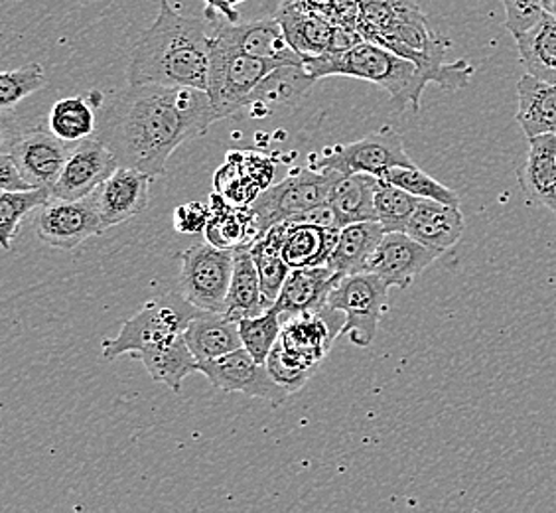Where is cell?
I'll use <instances>...</instances> for the list:
<instances>
[{
    "instance_id": "obj_1",
    "label": "cell",
    "mask_w": 556,
    "mask_h": 513,
    "mask_svg": "<svg viewBox=\"0 0 556 513\" xmlns=\"http://www.w3.org/2000/svg\"><path fill=\"white\" fill-rule=\"evenodd\" d=\"M217 118L207 91L184 86H129L97 123L96 137L118 166L161 178L172 152L207 133Z\"/></svg>"
},
{
    "instance_id": "obj_2",
    "label": "cell",
    "mask_w": 556,
    "mask_h": 513,
    "mask_svg": "<svg viewBox=\"0 0 556 513\" xmlns=\"http://www.w3.org/2000/svg\"><path fill=\"white\" fill-rule=\"evenodd\" d=\"M156 21L140 36L127 67L129 86H184L207 91L214 28L159 0Z\"/></svg>"
},
{
    "instance_id": "obj_3",
    "label": "cell",
    "mask_w": 556,
    "mask_h": 513,
    "mask_svg": "<svg viewBox=\"0 0 556 513\" xmlns=\"http://www.w3.org/2000/svg\"><path fill=\"white\" fill-rule=\"evenodd\" d=\"M304 65L318 82L342 75L381 87L396 111H418L425 89L432 84L417 62L365 38L343 52L304 58Z\"/></svg>"
},
{
    "instance_id": "obj_4",
    "label": "cell",
    "mask_w": 556,
    "mask_h": 513,
    "mask_svg": "<svg viewBox=\"0 0 556 513\" xmlns=\"http://www.w3.org/2000/svg\"><path fill=\"white\" fill-rule=\"evenodd\" d=\"M204 311L184 297L182 292H166L152 299L132 318L123 324L115 338H108L101 353L108 362L125 353H140L162 348L182 338L193 318Z\"/></svg>"
},
{
    "instance_id": "obj_5",
    "label": "cell",
    "mask_w": 556,
    "mask_h": 513,
    "mask_svg": "<svg viewBox=\"0 0 556 513\" xmlns=\"http://www.w3.org/2000/svg\"><path fill=\"white\" fill-rule=\"evenodd\" d=\"M287 62L243 54L231 46L212 40V60L207 75V96L217 118H229L247 108L249 97L278 65Z\"/></svg>"
},
{
    "instance_id": "obj_6",
    "label": "cell",
    "mask_w": 556,
    "mask_h": 513,
    "mask_svg": "<svg viewBox=\"0 0 556 513\" xmlns=\"http://www.w3.org/2000/svg\"><path fill=\"white\" fill-rule=\"evenodd\" d=\"M389 285L375 273H355L340 278L330 292L328 311L343 314L340 338L357 348H369L387 311Z\"/></svg>"
},
{
    "instance_id": "obj_7",
    "label": "cell",
    "mask_w": 556,
    "mask_h": 513,
    "mask_svg": "<svg viewBox=\"0 0 556 513\" xmlns=\"http://www.w3.org/2000/svg\"><path fill=\"white\" fill-rule=\"evenodd\" d=\"M336 176V171L302 168L289 174L282 183L267 186L247 205L255 217L257 237L263 236L273 225L287 222L292 215L328 202Z\"/></svg>"
},
{
    "instance_id": "obj_8",
    "label": "cell",
    "mask_w": 556,
    "mask_h": 513,
    "mask_svg": "<svg viewBox=\"0 0 556 513\" xmlns=\"http://www.w3.org/2000/svg\"><path fill=\"white\" fill-rule=\"evenodd\" d=\"M308 164L314 171L364 172L383 178L391 168L413 166L415 162L405 150L401 133L393 127H383L365 135L364 139L326 147L318 154H311Z\"/></svg>"
},
{
    "instance_id": "obj_9",
    "label": "cell",
    "mask_w": 556,
    "mask_h": 513,
    "mask_svg": "<svg viewBox=\"0 0 556 513\" xmlns=\"http://www.w3.org/2000/svg\"><path fill=\"white\" fill-rule=\"evenodd\" d=\"M180 263L184 297L200 311L225 312L236 265V249L205 241L180 253Z\"/></svg>"
},
{
    "instance_id": "obj_10",
    "label": "cell",
    "mask_w": 556,
    "mask_h": 513,
    "mask_svg": "<svg viewBox=\"0 0 556 513\" xmlns=\"http://www.w3.org/2000/svg\"><path fill=\"white\" fill-rule=\"evenodd\" d=\"M77 142H65L55 137L50 127L14 128L4 130V150L18 164L22 174L33 188H54L65 161L74 152Z\"/></svg>"
},
{
    "instance_id": "obj_11",
    "label": "cell",
    "mask_w": 556,
    "mask_h": 513,
    "mask_svg": "<svg viewBox=\"0 0 556 513\" xmlns=\"http://www.w3.org/2000/svg\"><path fill=\"white\" fill-rule=\"evenodd\" d=\"M198 374L205 375L210 384L222 391L245 393L273 405L285 403V399L289 397V391L273 379L267 364H258L245 348L225 353L215 360L198 362Z\"/></svg>"
},
{
    "instance_id": "obj_12",
    "label": "cell",
    "mask_w": 556,
    "mask_h": 513,
    "mask_svg": "<svg viewBox=\"0 0 556 513\" xmlns=\"http://www.w3.org/2000/svg\"><path fill=\"white\" fill-rule=\"evenodd\" d=\"M101 215L97 208L96 193L81 200H58L50 198L36 217V234L46 246L55 249H75L89 237L103 234Z\"/></svg>"
},
{
    "instance_id": "obj_13",
    "label": "cell",
    "mask_w": 556,
    "mask_h": 513,
    "mask_svg": "<svg viewBox=\"0 0 556 513\" xmlns=\"http://www.w3.org/2000/svg\"><path fill=\"white\" fill-rule=\"evenodd\" d=\"M117 168V157L103 140L97 137L81 140L65 161L52 188V198L81 200L91 196Z\"/></svg>"
},
{
    "instance_id": "obj_14",
    "label": "cell",
    "mask_w": 556,
    "mask_h": 513,
    "mask_svg": "<svg viewBox=\"0 0 556 513\" xmlns=\"http://www.w3.org/2000/svg\"><path fill=\"white\" fill-rule=\"evenodd\" d=\"M214 38L217 42L231 46L243 54L277 60L287 64H304V58L294 52V48L287 40L282 24L277 16H263V18H249L237 24H212Z\"/></svg>"
},
{
    "instance_id": "obj_15",
    "label": "cell",
    "mask_w": 556,
    "mask_h": 513,
    "mask_svg": "<svg viewBox=\"0 0 556 513\" xmlns=\"http://www.w3.org/2000/svg\"><path fill=\"white\" fill-rule=\"evenodd\" d=\"M439 256L437 251L422 246L415 237L408 236L407 232H391L381 239L367 265V273L383 278L389 289L396 287L405 290Z\"/></svg>"
},
{
    "instance_id": "obj_16",
    "label": "cell",
    "mask_w": 556,
    "mask_h": 513,
    "mask_svg": "<svg viewBox=\"0 0 556 513\" xmlns=\"http://www.w3.org/2000/svg\"><path fill=\"white\" fill-rule=\"evenodd\" d=\"M154 178L144 172L118 166L113 176L97 188L96 200L103 229L129 222L147 210L150 183Z\"/></svg>"
},
{
    "instance_id": "obj_17",
    "label": "cell",
    "mask_w": 556,
    "mask_h": 513,
    "mask_svg": "<svg viewBox=\"0 0 556 513\" xmlns=\"http://www.w3.org/2000/svg\"><path fill=\"white\" fill-rule=\"evenodd\" d=\"M318 79L306 70L304 64L278 65L258 84L253 96L247 101V111L251 117L265 118L280 111L296 108L308 96L312 86Z\"/></svg>"
},
{
    "instance_id": "obj_18",
    "label": "cell",
    "mask_w": 556,
    "mask_h": 513,
    "mask_svg": "<svg viewBox=\"0 0 556 513\" xmlns=\"http://www.w3.org/2000/svg\"><path fill=\"white\" fill-rule=\"evenodd\" d=\"M340 278L342 275L328 265L292 268L275 309L280 312L282 321L299 314H320L328 309L330 292Z\"/></svg>"
},
{
    "instance_id": "obj_19",
    "label": "cell",
    "mask_w": 556,
    "mask_h": 513,
    "mask_svg": "<svg viewBox=\"0 0 556 513\" xmlns=\"http://www.w3.org/2000/svg\"><path fill=\"white\" fill-rule=\"evenodd\" d=\"M287 40L302 58L324 55L333 52L336 34L340 24L330 21L320 12L300 7L296 2H285L277 12Z\"/></svg>"
},
{
    "instance_id": "obj_20",
    "label": "cell",
    "mask_w": 556,
    "mask_h": 513,
    "mask_svg": "<svg viewBox=\"0 0 556 513\" xmlns=\"http://www.w3.org/2000/svg\"><path fill=\"white\" fill-rule=\"evenodd\" d=\"M517 178L527 202L543 205L556 215V135L529 139V154Z\"/></svg>"
},
{
    "instance_id": "obj_21",
    "label": "cell",
    "mask_w": 556,
    "mask_h": 513,
    "mask_svg": "<svg viewBox=\"0 0 556 513\" xmlns=\"http://www.w3.org/2000/svg\"><path fill=\"white\" fill-rule=\"evenodd\" d=\"M407 234L422 246L442 255L460 241L464 234V215L460 205L420 200L417 212L408 222Z\"/></svg>"
},
{
    "instance_id": "obj_22",
    "label": "cell",
    "mask_w": 556,
    "mask_h": 513,
    "mask_svg": "<svg viewBox=\"0 0 556 513\" xmlns=\"http://www.w3.org/2000/svg\"><path fill=\"white\" fill-rule=\"evenodd\" d=\"M517 125L527 139L556 135V84L525 74L517 84Z\"/></svg>"
},
{
    "instance_id": "obj_23",
    "label": "cell",
    "mask_w": 556,
    "mask_h": 513,
    "mask_svg": "<svg viewBox=\"0 0 556 513\" xmlns=\"http://www.w3.org/2000/svg\"><path fill=\"white\" fill-rule=\"evenodd\" d=\"M184 338L198 362L215 360L243 348L239 321L229 318L224 312H202L190 322Z\"/></svg>"
},
{
    "instance_id": "obj_24",
    "label": "cell",
    "mask_w": 556,
    "mask_h": 513,
    "mask_svg": "<svg viewBox=\"0 0 556 513\" xmlns=\"http://www.w3.org/2000/svg\"><path fill=\"white\" fill-rule=\"evenodd\" d=\"M379 178L364 172H338L328 203L332 205L338 227L375 220V188Z\"/></svg>"
},
{
    "instance_id": "obj_25",
    "label": "cell",
    "mask_w": 556,
    "mask_h": 513,
    "mask_svg": "<svg viewBox=\"0 0 556 513\" xmlns=\"http://www.w3.org/2000/svg\"><path fill=\"white\" fill-rule=\"evenodd\" d=\"M383 236H386V229L377 220L345 225L340 229L338 243L328 261V267L340 273L342 277L365 273Z\"/></svg>"
},
{
    "instance_id": "obj_26",
    "label": "cell",
    "mask_w": 556,
    "mask_h": 513,
    "mask_svg": "<svg viewBox=\"0 0 556 513\" xmlns=\"http://www.w3.org/2000/svg\"><path fill=\"white\" fill-rule=\"evenodd\" d=\"M268 311L263 300L261 290V278H258L257 265L251 253V243L236 247V265H233V277L231 287L227 295L225 312L229 318H251Z\"/></svg>"
},
{
    "instance_id": "obj_27",
    "label": "cell",
    "mask_w": 556,
    "mask_h": 513,
    "mask_svg": "<svg viewBox=\"0 0 556 513\" xmlns=\"http://www.w3.org/2000/svg\"><path fill=\"white\" fill-rule=\"evenodd\" d=\"M525 72L548 84H556V16L546 12L523 34L515 36Z\"/></svg>"
},
{
    "instance_id": "obj_28",
    "label": "cell",
    "mask_w": 556,
    "mask_h": 513,
    "mask_svg": "<svg viewBox=\"0 0 556 513\" xmlns=\"http://www.w3.org/2000/svg\"><path fill=\"white\" fill-rule=\"evenodd\" d=\"M340 236V227L290 224L282 256L290 268L328 265Z\"/></svg>"
},
{
    "instance_id": "obj_29",
    "label": "cell",
    "mask_w": 556,
    "mask_h": 513,
    "mask_svg": "<svg viewBox=\"0 0 556 513\" xmlns=\"http://www.w3.org/2000/svg\"><path fill=\"white\" fill-rule=\"evenodd\" d=\"M139 358L152 381L166 385L174 393H180L184 379L198 372V358L193 355L184 336L168 346L144 350L139 353Z\"/></svg>"
},
{
    "instance_id": "obj_30",
    "label": "cell",
    "mask_w": 556,
    "mask_h": 513,
    "mask_svg": "<svg viewBox=\"0 0 556 513\" xmlns=\"http://www.w3.org/2000/svg\"><path fill=\"white\" fill-rule=\"evenodd\" d=\"M48 127L65 142H81L97 130L96 113L84 97H64L50 111Z\"/></svg>"
},
{
    "instance_id": "obj_31",
    "label": "cell",
    "mask_w": 556,
    "mask_h": 513,
    "mask_svg": "<svg viewBox=\"0 0 556 513\" xmlns=\"http://www.w3.org/2000/svg\"><path fill=\"white\" fill-rule=\"evenodd\" d=\"M420 198L379 178L375 188V220L383 225L386 234L407 232L408 222L417 212Z\"/></svg>"
},
{
    "instance_id": "obj_32",
    "label": "cell",
    "mask_w": 556,
    "mask_h": 513,
    "mask_svg": "<svg viewBox=\"0 0 556 513\" xmlns=\"http://www.w3.org/2000/svg\"><path fill=\"white\" fill-rule=\"evenodd\" d=\"M251 253H253L255 265H257L265 306L270 309V306H275V302L280 297V290L285 287L292 268L285 261L282 251L277 246L268 243L265 236H258L257 239L251 241Z\"/></svg>"
},
{
    "instance_id": "obj_33",
    "label": "cell",
    "mask_w": 556,
    "mask_h": 513,
    "mask_svg": "<svg viewBox=\"0 0 556 513\" xmlns=\"http://www.w3.org/2000/svg\"><path fill=\"white\" fill-rule=\"evenodd\" d=\"M50 188L0 193V239L4 249H11L12 237L16 236L22 220L34 210H40L43 203L50 202Z\"/></svg>"
},
{
    "instance_id": "obj_34",
    "label": "cell",
    "mask_w": 556,
    "mask_h": 513,
    "mask_svg": "<svg viewBox=\"0 0 556 513\" xmlns=\"http://www.w3.org/2000/svg\"><path fill=\"white\" fill-rule=\"evenodd\" d=\"M282 326L285 322L275 306H270L258 316L239 321L243 348L257 360L258 364H267L268 353L280 340Z\"/></svg>"
},
{
    "instance_id": "obj_35",
    "label": "cell",
    "mask_w": 556,
    "mask_h": 513,
    "mask_svg": "<svg viewBox=\"0 0 556 513\" xmlns=\"http://www.w3.org/2000/svg\"><path fill=\"white\" fill-rule=\"evenodd\" d=\"M387 183L395 184L399 188L417 196L420 200H437V202L460 205V196L454 192L448 186L439 183L437 178L428 176L427 172L420 171L417 164L413 166H395L387 172Z\"/></svg>"
},
{
    "instance_id": "obj_36",
    "label": "cell",
    "mask_w": 556,
    "mask_h": 513,
    "mask_svg": "<svg viewBox=\"0 0 556 513\" xmlns=\"http://www.w3.org/2000/svg\"><path fill=\"white\" fill-rule=\"evenodd\" d=\"M48 84V75L40 64H26L0 75V108L12 109L22 99L40 91Z\"/></svg>"
},
{
    "instance_id": "obj_37",
    "label": "cell",
    "mask_w": 556,
    "mask_h": 513,
    "mask_svg": "<svg viewBox=\"0 0 556 513\" xmlns=\"http://www.w3.org/2000/svg\"><path fill=\"white\" fill-rule=\"evenodd\" d=\"M505 7V26L507 30L519 36L545 14V0H503Z\"/></svg>"
},
{
    "instance_id": "obj_38",
    "label": "cell",
    "mask_w": 556,
    "mask_h": 513,
    "mask_svg": "<svg viewBox=\"0 0 556 513\" xmlns=\"http://www.w3.org/2000/svg\"><path fill=\"white\" fill-rule=\"evenodd\" d=\"M210 220L212 210L202 202L184 203L174 212V227L180 234H202Z\"/></svg>"
},
{
    "instance_id": "obj_39",
    "label": "cell",
    "mask_w": 556,
    "mask_h": 513,
    "mask_svg": "<svg viewBox=\"0 0 556 513\" xmlns=\"http://www.w3.org/2000/svg\"><path fill=\"white\" fill-rule=\"evenodd\" d=\"M251 0H204V18L210 24H237L243 21V11Z\"/></svg>"
},
{
    "instance_id": "obj_40",
    "label": "cell",
    "mask_w": 556,
    "mask_h": 513,
    "mask_svg": "<svg viewBox=\"0 0 556 513\" xmlns=\"http://www.w3.org/2000/svg\"><path fill=\"white\" fill-rule=\"evenodd\" d=\"M0 188L2 192H21V190H33L26 176L22 174L18 164L14 162L9 152L0 154Z\"/></svg>"
},
{
    "instance_id": "obj_41",
    "label": "cell",
    "mask_w": 556,
    "mask_h": 513,
    "mask_svg": "<svg viewBox=\"0 0 556 513\" xmlns=\"http://www.w3.org/2000/svg\"><path fill=\"white\" fill-rule=\"evenodd\" d=\"M289 224L296 225H320V227H338L336 222V214H333L332 205L330 203H321L312 210H306L302 214L292 215L287 220Z\"/></svg>"
},
{
    "instance_id": "obj_42",
    "label": "cell",
    "mask_w": 556,
    "mask_h": 513,
    "mask_svg": "<svg viewBox=\"0 0 556 513\" xmlns=\"http://www.w3.org/2000/svg\"><path fill=\"white\" fill-rule=\"evenodd\" d=\"M285 0H251L243 11V21L249 18H263V16H277Z\"/></svg>"
}]
</instances>
